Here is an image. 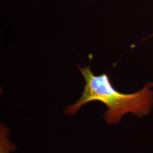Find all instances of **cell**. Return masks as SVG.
I'll use <instances>...</instances> for the list:
<instances>
[{"label": "cell", "instance_id": "cell-1", "mask_svg": "<svg viewBox=\"0 0 153 153\" xmlns=\"http://www.w3.org/2000/svg\"><path fill=\"white\" fill-rule=\"evenodd\" d=\"M79 69L85 80L83 91L76 102L66 107L64 111L65 115L74 116L85 104L99 101L107 107L103 117L104 120L109 126H113L118 124L127 114L142 118L152 111L153 82H148L136 93L125 94L114 88L107 74L96 76L90 66L79 67Z\"/></svg>", "mask_w": 153, "mask_h": 153}, {"label": "cell", "instance_id": "cell-2", "mask_svg": "<svg viewBox=\"0 0 153 153\" xmlns=\"http://www.w3.org/2000/svg\"><path fill=\"white\" fill-rule=\"evenodd\" d=\"M10 132L7 126L0 124V153H11L16 150V145L9 138Z\"/></svg>", "mask_w": 153, "mask_h": 153}, {"label": "cell", "instance_id": "cell-3", "mask_svg": "<svg viewBox=\"0 0 153 153\" xmlns=\"http://www.w3.org/2000/svg\"><path fill=\"white\" fill-rule=\"evenodd\" d=\"M88 1H95V0H86Z\"/></svg>", "mask_w": 153, "mask_h": 153}]
</instances>
